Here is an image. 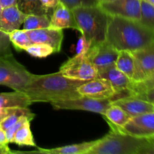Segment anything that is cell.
<instances>
[{
    "mask_svg": "<svg viewBox=\"0 0 154 154\" xmlns=\"http://www.w3.org/2000/svg\"><path fill=\"white\" fill-rule=\"evenodd\" d=\"M60 1L71 10L82 5H89L88 0H60Z\"/></svg>",
    "mask_w": 154,
    "mask_h": 154,
    "instance_id": "e575fe53",
    "label": "cell"
},
{
    "mask_svg": "<svg viewBox=\"0 0 154 154\" xmlns=\"http://www.w3.org/2000/svg\"><path fill=\"white\" fill-rule=\"evenodd\" d=\"M2 10V6H1V5H0V11H1Z\"/></svg>",
    "mask_w": 154,
    "mask_h": 154,
    "instance_id": "ee69618b",
    "label": "cell"
},
{
    "mask_svg": "<svg viewBox=\"0 0 154 154\" xmlns=\"http://www.w3.org/2000/svg\"><path fill=\"white\" fill-rule=\"evenodd\" d=\"M105 40L117 51L135 52L154 45V32L139 21L108 15Z\"/></svg>",
    "mask_w": 154,
    "mask_h": 154,
    "instance_id": "7a4b0ae2",
    "label": "cell"
},
{
    "mask_svg": "<svg viewBox=\"0 0 154 154\" xmlns=\"http://www.w3.org/2000/svg\"><path fill=\"white\" fill-rule=\"evenodd\" d=\"M30 122L31 121L27 120L17 129L14 135L12 143L19 146L36 147L34 137L30 128Z\"/></svg>",
    "mask_w": 154,
    "mask_h": 154,
    "instance_id": "7402d4cb",
    "label": "cell"
},
{
    "mask_svg": "<svg viewBox=\"0 0 154 154\" xmlns=\"http://www.w3.org/2000/svg\"><path fill=\"white\" fill-rule=\"evenodd\" d=\"M26 14L23 13L17 5L2 8L0 13V29L9 34L20 29Z\"/></svg>",
    "mask_w": 154,
    "mask_h": 154,
    "instance_id": "2e32d148",
    "label": "cell"
},
{
    "mask_svg": "<svg viewBox=\"0 0 154 154\" xmlns=\"http://www.w3.org/2000/svg\"><path fill=\"white\" fill-rule=\"evenodd\" d=\"M20 108H0V123Z\"/></svg>",
    "mask_w": 154,
    "mask_h": 154,
    "instance_id": "8d00e7d4",
    "label": "cell"
},
{
    "mask_svg": "<svg viewBox=\"0 0 154 154\" xmlns=\"http://www.w3.org/2000/svg\"><path fill=\"white\" fill-rule=\"evenodd\" d=\"M32 102L23 91L0 93V108H27Z\"/></svg>",
    "mask_w": 154,
    "mask_h": 154,
    "instance_id": "ffe728a7",
    "label": "cell"
},
{
    "mask_svg": "<svg viewBox=\"0 0 154 154\" xmlns=\"http://www.w3.org/2000/svg\"><path fill=\"white\" fill-rule=\"evenodd\" d=\"M154 87V74L150 78H147L145 81H142V82L139 83H135V87H134V91H133V96L135 93L138 92L142 91V90H147V89L153 88Z\"/></svg>",
    "mask_w": 154,
    "mask_h": 154,
    "instance_id": "1f68e13d",
    "label": "cell"
},
{
    "mask_svg": "<svg viewBox=\"0 0 154 154\" xmlns=\"http://www.w3.org/2000/svg\"><path fill=\"white\" fill-rule=\"evenodd\" d=\"M137 154H154V138L147 139Z\"/></svg>",
    "mask_w": 154,
    "mask_h": 154,
    "instance_id": "836d02e7",
    "label": "cell"
},
{
    "mask_svg": "<svg viewBox=\"0 0 154 154\" xmlns=\"http://www.w3.org/2000/svg\"><path fill=\"white\" fill-rule=\"evenodd\" d=\"M32 73L18 63L12 54L0 56V85L22 91Z\"/></svg>",
    "mask_w": 154,
    "mask_h": 154,
    "instance_id": "5b68a950",
    "label": "cell"
},
{
    "mask_svg": "<svg viewBox=\"0 0 154 154\" xmlns=\"http://www.w3.org/2000/svg\"><path fill=\"white\" fill-rule=\"evenodd\" d=\"M50 20V27L51 28L57 29H73L78 30L72 10L62 2L53 10Z\"/></svg>",
    "mask_w": 154,
    "mask_h": 154,
    "instance_id": "e0dca14e",
    "label": "cell"
},
{
    "mask_svg": "<svg viewBox=\"0 0 154 154\" xmlns=\"http://www.w3.org/2000/svg\"><path fill=\"white\" fill-rule=\"evenodd\" d=\"M114 65L120 72L135 82L137 73V65L132 52L128 51H119Z\"/></svg>",
    "mask_w": 154,
    "mask_h": 154,
    "instance_id": "ac0fdd59",
    "label": "cell"
},
{
    "mask_svg": "<svg viewBox=\"0 0 154 154\" xmlns=\"http://www.w3.org/2000/svg\"><path fill=\"white\" fill-rule=\"evenodd\" d=\"M141 2L142 0H114L98 5L109 16L139 21Z\"/></svg>",
    "mask_w": 154,
    "mask_h": 154,
    "instance_id": "ba28073f",
    "label": "cell"
},
{
    "mask_svg": "<svg viewBox=\"0 0 154 154\" xmlns=\"http://www.w3.org/2000/svg\"><path fill=\"white\" fill-rule=\"evenodd\" d=\"M118 54L119 51L105 40L91 45L86 55L99 71L115 64Z\"/></svg>",
    "mask_w": 154,
    "mask_h": 154,
    "instance_id": "7c38bea8",
    "label": "cell"
},
{
    "mask_svg": "<svg viewBox=\"0 0 154 154\" xmlns=\"http://www.w3.org/2000/svg\"><path fill=\"white\" fill-rule=\"evenodd\" d=\"M117 131L141 139L154 138V112L132 117L123 127Z\"/></svg>",
    "mask_w": 154,
    "mask_h": 154,
    "instance_id": "30bf717a",
    "label": "cell"
},
{
    "mask_svg": "<svg viewBox=\"0 0 154 154\" xmlns=\"http://www.w3.org/2000/svg\"><path fill=\"white\" fill-rule=\"evenodd\" d=\"M27 32L33 44L40 43L49 45L54 48L55 53H59L61 51L64 38L63 29L48 27Z\"/></svg>",
    "mask_w": 154,
    "mask_h": 154,
    "instance_id": "5bb4252c",
    "label": "cell"
},
{
    "mask_svg": "<svg viewBox=\"0 0 154 154\" xmlns=\"http://www.w3.org/2000/svg\"><path fill=\"white\" fill-rule=\"evenodd\" d=\"M78 31L90 45L105 40L108 15L98 4L82 5L72 10Z\"/></svg>",
    "mask_w": 154,
    "mask_h": 154,
    "instance_id": "3957f363",
    "label": "cell"
},
{
    "mask_svg": "<svg viewBox=\"0 0 154 154\" xmlns=\"http://www.w3.org/2000/svg\"><path fill=\"white\" fill-rule=\"evenodd\" d=\"M59 72L71 79L90 81L98 77V69L90 62L87 55L76 54L65 62Z\"/></svg>",
    "mask_w": 154,
    "mask_h": 154,
    "instance_id": "8992f818",
    "label": "cell"
},
{
    "mask_svg": "<svg viewBox=\"0 0 154 154\" xmlns=\"http://www.w3.org/2000/svg\"><path fill=\"white\" fill-rule=\"evenodd\" d=\"M144 1H146L147 2H148L149 4H150L154 7V0H144Z\"/></svg>",
    "mask_w": 154,
    "mask_h": 154,
    "instance_id": "7bdbcfd3",
    "label": "cell"
},
{
    "mask_svg": "<svg viewBox=\"0 0 154 154\" xmlns=\"http://www.w3.org/2000/svg\"><path fill=\"white\" fill-rule=\"evenodd\" d=\"M146 142V139L111 129L85 154H137Z\"/></svg>",
    "mask_w": 154,
    "mask_h": 154,
    "instance_id": "277c9868",
    "label": "cell"
},
{
    "mask_svg": "<svg viewBox=\"0 0 154 154\" xmlns=\"http://www.w3.org/2000/svg\"><path fill=\"white\" fill-rule=\"evenodd\" d=\"M108 122L111 130H118L125 126L132 117L120 107L111 105L102 115Z\"/></svg>",
    "mask_w": 154,
    "mask_h": 154,
    "instance_id": "d6986e66",
    "label": "cell"
},
{
    "mask_svg": "<svg viewBox=\"0 0 154 154\" xmlns=\"http://www.w3.org/2000/svg\"><path fill=\"white\" fill-rule=\"evenodd\" d=\"M41 3L46 10L52 14L53 10L60 4V0H40Z\"/></svg>",
    "mask_w": 154,
    "mask_h": 154,
    "instance_id": "d590c367",
    "label": "cell"
},
{
    "mask_svg": "<svg viewBox=\"0 0 154 154\" xmlns=\"http://www.w3.org/2000/svg\"><path fill=\"white\" fill-rule=\"evenodd\" d=\"M78 93L81 96L96 99H117V93L108 80L97 77L87 81L78 88Z\"/></svg>",
    "mask_w": 154,
    "mask_h": 154,
    "instance_id": "8fae6325",
    "label": "cell"
},
{
    "mask_svg": "<svg viewBox=\"0 0 154 154\" xmlns=\"http://www.w3.org/2000/svg\"><path fill=\"white\" fill-rule=\"evenodd\" d=\"M84 81L71 79L60 72L48 75L32 74L22 91L32 102H54L81 96L78 88Z\"/></svg>",
    "mask_w": 154,
    "mask_h": 154,
    "instance_id": "6da1fadb",
    "label": "cell"
},
{
    "mask_svg": "<svg viewBox=\"0 0 154 154\" xmlns=\"http://www.w3.org/2000/svg\"><path fill=\"white\" fill-rule=\"evenodd\" d=\"M56 110H81L103 115L112 105L111 99H96L86 96L51 102Z\"/></svg>",
    "mask_w": 154,
    "mask_h": 154,
    "instance_id": "52a82bcc",
    "label": "cell"
},
{
    "mask_svg": "<svg viewBox=\"0 0 154 154\" xmlns=\"http://www.w3.org/2000/svg\"><path fill=\"white\" fill-rule=\"evenodd\" d=\"M26 51L30 56L36 58H45L55 53L54 48L51 46L40 43L32 44L26 50Z\"/></svg>",
    "mask_w": 154,
    "mask_h": 154,
    "instance_id": "83f0119b",
    "label": "cell"
},
{
    "mask_svg": "<svg viewBox=\"0 0 154 154\" xmlns=\"http://www.w3.org/2000/svg\"><path fill=\"white\" fill-rule=\"evenodd\" d=\"M33 119L30 118V117H26V116H23V117H21L17 122L15 124H14L13 126H11V128H9L8 130H6L5 132V135H6V138H7L8 143H12V140H13V137L14 135L15 132L17 131V129L25 123L26 121L27 120H29V121H32Z\"/></svg>",
    "mask_w": 154,
    "mask_h": 154,
    "instance_id": "f546056e",
    "label": "cell"
},
{
    "mask_svg": "<svg viewBox=\"0 0 154 154\" xmlns=\"http://www.w3.org/2000/svg\"><path fill=\"white\" fill-rule=\"evenodd\" d=\"M0 5L2 8L9 7V6L17 5V0H0Z\"/></svg>",
    "mask_w": 154,
    "mask_h": 154,
    "instance_id": "74e56055",
    "label": "cell"
},
{
    "mask_svg": "<svg viewBox=\"0 0 154 154\" xmlns=\"http://www.w3.org/2000/svg\"><path fill=\"white\" fill-rule=\"evenodd\" d=\"M8 143L7 138H6L5 132L0 126V146L8 145Z\"/></svg>",
    "mask_w": 154,
    "mask_h": 154,
    "instance_id": "f35d334b",
    "label": "cell"
},
{
    "mask_svg": "<svg viewBox=\"0 0 154 154\" xmlns=\"http://www.w3.org/2000/svg\"><path fill=\"white\" fill-rule=\"evenodd\" d=\"M94 1L96 4H99V3L108 2H111V1H114V0H94Z\"/></svg>",
    "mask_w": 154,
    "mask_h": 154,
    "instance_id": "b9f144b4",
    "label": "cell"
},
{
    "mask_svg": "<svg viewBox=\"0 0 154 154\" xmlns=\"http://www.w3.org/2000/svg\"><path fill=\"white\" fill-rule=\"evenodd\" d=\"M17 6L26 15H46L51 17L52 14L43 7L40 0H17Z\"/></svg>",
    "mask_w": 154,
    "mask_h": 154,
    "instance_id": "603a6c76",
    "label": "cell"
},
{
    "mask_svg": "<svg viewBox=\"0 0 154 154\" xmlns=\"http://www.w3.org/2000/svg\"><path fill=\"white\" fill-rule=\"evenodd\" d=\"M139 22L154 32V7L144 0L141 2V14Z\"/></svg>",
    "mask_w": 154,
    "mask_h": 154,
    "instance_id": "4316f807",
    "label": "cell"
},
{
    "mask_svg": "<svg viewBox=\"0 0 154 154\" xmlns=\"http://www.w3.org/2000/svg\"><path fill=\"white\" fill-rule=\"evenodd\" d=\"M112 104L120 107L131 117L154 112L153 103L133 96H126L117 99L113 101Z\"/></svg>",
    "mask_w": 154,
    "mask_h": 154,
    "instance_id": "9a60e30c",
    "label": "cell"
},
{
    "mask_svg": "<svg viewBox=\"0 0 154 154\" xmlns=\"http://www.w3.org/2000/svg\"><path fill=\"white\" fill-rule=\"evenodd\" d=\"M98 141L99 139L51 149L38 148V151L44 154H85L98 142Z\"/></svg>",
    "mask_w": 154,
    "mask_h": 154,
    "instance_id": "44dd1931",
    "label": "cell"
},
{
    "mask_svg": "<svg viewBox=\"0 0 154 154\" xmlns=\"http://www.w3.org/2000/svg\"><path fill=\"white\" fill-rule=\"evenodd\" d=\"M50 17L46 15L29 14L23 21V29L26 31L50 27Z\"/></svg>",
    "mask_w": 154,
    "mask_h": 154,
    "instance_id": "d4e9b609",
    "label": "cell"
},
{
    "mask_svg": "<svg viewBox=\"0 0 154 154\" xmlns=\"http://www.w3.org/2000/svg\"><path fill=\"white\" fill-rule=\"evenodd\" d=\"M23 116H26V117H30L32 119L35 117V115L33 113H32V111L28 108H20L16 111L5 117L0 123V126L5 132Z\"/></svg>",
    "mask_w": 154,
    "mask_h": 154,
    "instance_id": "484cf974",
    "label": "cell"
},
{
    "mask_svg": "<svg viewBox=\"0 0 154 154\" xmlns=\"http://www.w3.org/2000/svg\"><path fill=\"white\" fill-rule=\"evenodd\" d=\"M11 154H44L41 152L38 151H31V152H22V151H12Z\"/></svg>",
    "mask_w": 154,
    "mask_h": 154,
    "instance_id": "60d3db41",
    "label": "cell"
},
{
    "mask_svg": "<svg viewBox=\"0 0 154 154\" xmlns=\"http://www.w3.org/2000/svg\"><path fill=\"white\" fill-rule=\"evenodd\" d=\"M132 96L154 104V87L135 93Z\"/></svg>",
    "mask_w": 154,
    "mask_h": 154,
    "instance_id": "d6a6232c",
    "label": "cell"
},
{
    "mask_svg": "<svg viewBox=\"0 0 154 154\" xmlns=\"http://www.w3.org/2000/svg\"><path fill=\"white\" fill-rule=\"evenodd\" d=\"M12 150L8 145L0 146V154H11Z\"/></svg>",
    "mask_w": 154,
    "mask_h": 154,
    "instance_id": "ab89813d",
    "label": "cell"
},
{
    "mask_svg": "<svg viewBox=\"0 0 154 154\" xmlns=\"http://www.w3.org/2000/svg\"><path fill=\"white\" fill-rule=\"evenodd\" d=\"M11 54V42L8 34L0 29V56Z\"/></svg>",
    "mask_w": 154,
    "mask_h": 154,
    "instance_id": "f1b7e54d",
    "label": "cell"
},
{
    "mask_svg": "<svg viewBox=\"0 0 154 154\" xmlns=\"http://www.w3.org/2000/svg\"><path fill=\"white\" fill-rule=\"evenodd\" d=\"M8 35L11 44L17 51H26L30 45L33 44L30 40L28 32L23 29L14 30L9 33Z\"/></svg>",
    "mask_w": 154,
    "mask_h": 154,
    "instance_id": "cb8c5ba5",
    "label": "cell"
},
{
    "mask_svg": "<svg viewBox=\"0 0 154 154\" xmlns=\"http://www.w3.org/2000/svg\"><path fill=\"white\" fill-rule=\"evenodd\" d=\"M90 46H91V45H90V42H88L86 38L83 35H81V37L78 38V43H77L76 54H78V55H86L87 53L88 52Z\"/></svg>",
    "mask_w": 154,
    "mask_h": 154,
    "instance_id": "4dcf8cb0",
    "label": "cell"
},
{
    "mask_svg": "<svg viewBox=\"0 0 154 154\" xmlns=\"http://www.w3.org/2000/svg\"><path fill=\"white\" fill-rule=\"evenodd\" d=\"M98 77L105 78L111 83L117 93V99L132 96L135 82L120 72L115 65L98 71Z\"/></svg>",
    "mask_w": 154,
    "mask_h": 154,
    "instance_id": "9c48e42d",
    "label": "cell"
},
{
    "mask_svg": "<svg viewBox=\"0 0 154 154\" xmlns=\"http://www.w3.org/2000/svg\"><path fill=\"white\" fill-rule=\"evenodd\" d=\"M137 65L135 82L145 81L154 74V45L132 52Z\"/></svg>",
    "mask_w": 154,
    "mask_h": 154,
    "instance_id": "4fadbf2b",
    "label": "cell"
},
{
    "mask_svg": "<svg viewBox=\"0 0 154 154\" xmlns=\"http://www.w3.org/2000/svg\"><path fill=\"white\" fill-rule=\"evenodd\" d=\"M0 13H1V11H0Z\"/></svg>",
    "mask_w": 154,
    "mask_h": 154,
    "instance_id": "f6af8a7d",
    "label": "cell"
}]
</instances>
